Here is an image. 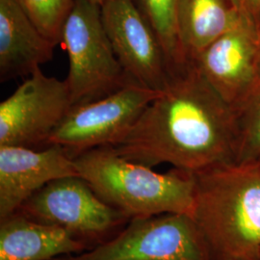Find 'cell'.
<instances>
[{"mask_svg": "<svg viewBox=\"0 0 260 260\" xmlns=\"http://www.w3.org/2000/svg\"><path fill=\"white\" fill-rule=\"evenodd\" d=\"M238 143L234 109L190 63L172 75L128 134L112 148L146 167L168 163L196 174L235 164Z\"/></svg>", "mask_w": 260, "mask_h": 260, "instance_id": "cell-1", "label": "cell"}, {"mask_svg": "<svg viewBox=\"0 0 260 260\" xmlns=\"http://www.w3.org/2000/svg\"><path fill=\"white\" fill-rule=\"evenodd\" d=\"M191 214L213 260H259L260 169L223 165L194 174Z\"/></svg>", "mask_w": 260, "mask_h": 260, "instance_id": "cell-2", "label": "cell"}, {"mask_svg": "<svg viewBox=\"0 0 260 260\" xmlns=\"http://www.w3.org/2000/svg\"><path fill=\"white\" fill-rule=\"evenodd\" d=\"M79 177L104 203L130 219L161 214L191 215L195 204V176L173 169L159 174L100 147L75 158Z\"/></svg>", "mask_w": 260, "mask_h": 260, "instance_id": "cell-3", "label": "cell"}, {"mask_svg": "<svg viewBox=\"0 0 260 260\" xmlns=\"http://www.w3.org/2000/svg\"><path fill=\"white\" fill-rule=\"evenodd\" d=\"M61 43L70 61L66 81L73 106L94 102L134 82L114 52L101 5L75 0L62 28Z\"/></svg>", "mask_w": 260, "mask_h": 260, "instance_id": "cell-4", "label": "cell"}, {"mask_svg": "<svg viewBox=\"0 0 260 260\" xmlns=\"http://www.w3.org/2000/svg\"><path fill=\"white\" fill-rule=\"evenodd\" d=\"M16 212L64 230L90 250L115 237L131 220L104 203L80 177H63L49 182Z\"/></svg>", "mask_w": 260, "mask_h": 260, "instance_id": "cell-5", "label": "cell"}, {"mask_svg": "<svg viewBox=\"0 0 260 260\" xmlns=\"http://www.w3.org/2000/svg\"><path fill=\"white\" fill-rule=\"evenodd\" d=\"M54 260H213L189 214L134 218L109 241Z\"/></svg>", "mask_w": 260, "mask_h": 260, "instance_id": "cell-6", "label": "cell"}, {"mask_svg": "<svg viewBox=\"0 0 260 260\" xmlns=\"http://www.w3.org/2000/svg\"><path fill=\"white\" fill-rule=\"evenodd\" d=\"M159 93L133 82L94 102L75 105L51 135L48 147L60 146L75 159L90 149L116 146Z\"/></svg>", "mask_w": 260, "mask_h": 260, "instance_id": "cell-7", "label": "cell"}, {"mask_svg": "<svg viewBox=\"0 0 260 260\" xmlns=\"http://www.w3.org/2000/svg\"><path fill=\"white\" fill-rule=\"evenodd\" d=\"M73 107L67 81L38 68L0 103V146L41 149Z\"/></svg>", "mask_w": 260, "mask_h": 260, "instance_id": "cell-8", "label": "cell"}, {"mask_svg": "<svg viewBox=\"0 0 260 260\" xmlns=\"http://www.w3.org/2000/svg\"><path fill=\"white\" fill-rule=\"evenodd\" d=\"M102 16L114 52L130 78L163 91L172 77L157 35L134 0H106Z\"/></svg>", "mask_w": 260, "mask_h": 260, "instance_id": "cell-9", "label": "cell"}, {"mask_svg": "<svg viewBox=\"0 0 260 260\" xmlns=\"http://www.w3.org/2000/svg\"><path fill=\"white\" fill-rule=\"evenodd\" d=\"M260 62V24L240 12L233 26L192 62L235 111L248 92Z\"/></svg>", "mask_w": 260, "mask_h": 260, "instance_id": "cell-10", "label": "cell"}, {"mask_svg": "<svg viewBox=\"0 0 260 260\" xmlns=\"http://www.w3.org/2000/svg\"><path fill=\"white\" fill-rule=\"evenodd\" d=\"M68 177L79 175L75 159L60 146H0V219L15 213L49 182Z\"/></svg>", "mask_w": 260, "mask_h": 260, "instance_id": "cell-11", "label": "cell"}, {"mask_svg": "<svg viewBox=\"0 0 260 260\" xmlns=\"http://www.w3.org/2000/svg\"><path fill=\"white\" fill-rule=\"evenodd\" d=\"M55 44L28 17L19 0H0V80L30 75L53 57Z\"/></svg>", "mask_w": 260, "mask_h": 260, "instance_id": "cell-12", "label": "cell"}, {"mask_svg": "<svg viewBox=\"0 0 260 260\" xmlns=\"http://www.w3.org/2000/svg\"><path fill=\"white\" fill-rule=\"evenodd\" d=\"M89 250L64 230L19 212L0 219V260H54Z\"/></svg>", "mask_w": 260, "mask_h": 260, "instance_id": "cell-13", "label": "cell"}, {"mask_svg": "<svg viewBox=\"0 0 260 260\" xmlns=\"http://www.w3.org/2000/svg\"><path fill=\"white\" fill-rule=\"evenodd\" d=\"M240 12L234 0H177V34L187 63L232 27Z\"/></svg>", "mask_w": 260, "mask_h": 260, "instance_id": "cell-14", "label": "cell"}, {"mask_svg": "<svg viewBox=\"0 0 260 260\" xmlns=\"http://www.w3.org/2000/svg\"><path fill=\"white\" fill-rule=\"evenodd\" d=\"M155 31L164 49L171 75L189 65L183 55L177 34V0H134Z\"/></svg>", "mask_w": 260, "mask_h": 260, "instance_id": "cell-15", "label": "cell"}, {"mask_svg": "<svg viewBox=\"0 0 260 260\" xmlns=\"http://www.w3.org/2000/svg\"><path fill=\"white\" fill-rule=\"evenodd\" d=\"M235 114L239 133L235 164H255L260 160V62L253 81Z\"/></svg>", "mask_w": 260, "mask_h": 260, "instance_id": "cell-16", "label": "cell"}, {"mask_svg": "<svg viewBox=\"0 0 260 260\" xmlns=\"http://www.w3.org/2000/svg\"><path fill=\"white\" fill-rule=\"evenodd\" d=\"M38 29L55 45L61 43L62 28L75 0H19Z\"/></svg>", "mask_w": 260, "mask_h": 260, "instance_id": "cell-17", "label": "cell"}, {"mask_svg": "<svg viewBox=\"0 0 260 260\" xmlns=\"http://www.w3.org/2000/svg\"><path fill=\"white\" fill-rule=\"evenodd\" d=\"M234 2L241 12L260 24V0H234Z\"/></svg>", "mask_w": 260, "mask_h": 260, "instance_id": "cell-18", "label": "cell"}, {"mask_svg": "<svg viewBox=\"0 0 260 260\" xmlns=\"http://www.w3.org/2000/svg\"><path fill=\"white\" fill-rule=\"evenodd\" d=\"M91 1H93L94 3H96V4H99V5H101V6H102L106 0H91Z\"/></svg>", "mask_w": 260, "mask_h": 260, "instance_id": "cell-19", "label": "cell"}, {"mask_svg": "<svg viewBox=\"0 0 260 260\" xmlns=\"http://www.w3.org/2000/svg\"><path fill=\"white\" fill-rule=\"evenodd\" d=\"M255 164H257V166H258V167H259L260 169V160L259 161H258V162H257V163H255Z\"/></svg>", "mask_w": 260, "mask_h": 260, "instance_id": "cell-20", "label": "cell"}, {"mask_svg": "<svg viewBox=\"0 0 260 260\" xmlns=\"http://www.w3.org/2000/svg\"><path fill=\"white\" fill-rule=\"evenodd\" d=\"M259 260H260V256H259Z\"/></svg>", "mask_w": 260, "mask_h": 260, "instance_id": "cell-21", "label": "cell"}]
</instances>
